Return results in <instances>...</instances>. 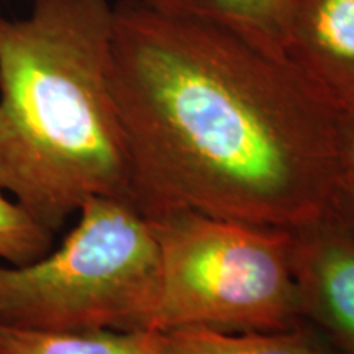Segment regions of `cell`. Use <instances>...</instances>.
I'll list each match as a JSON object with an SVG mask.
<instances>
[{
	"label": "cell",
	"mask_w": 354,
	"mask_h": 354,
	"mask_svg": "<svg viewBox=\"0 0 354 354\" xmlns=\"http://www.w3.org/2000/svg\"><path fill=\"white\" fill-rule=\"evenodd\" d=\"M289 233L300 315L339 354H354V234L333 209Z\"/></svg>",
	"instance_id": "5"
},
{
	"label": "cell",
	"mask_w": 354,
	"mask_h": 354,
	"mask_svg": "<svg viewBox=\"0 0 354 354\" xmlns=\"http://www.w3.org/2000/svg\"><path fill=\"white\" fill-rule=\"evenodd\" d=\"M333 212L354 234V187H342L335 198Z\"/></svg>",
	"instance_id": "12"
},
{
	"label": "cell",
	"mask_w": 354,
	"mask_h": 354,
	"mask_svg": "<svg viewBox=\"0 0 354 354\" xmlns=\"http://www.w3.org/2000/svg\"><path fill=\"white\" fill-rule=\"evenodd\" d=\"M159 250L149 330L300 326L289 230L177 210L148 218Z\"/></svg>",
	"instance_id": "4"
},
{
	"label": "cell",
	"mask_w": 354,
	"mask_h": 354,
	"mask_svg": "<svg viewBox=\"0 0 354 354\" xmlns=\"http://www.w3.org/2000/svg\"><path fill=\"white\" fill-rule=\"evenodd\" d=\"M53 233L0 185V261L25 266L50 253Z\"/></svg>",
	"instance_id": "10"
},
{
	"label": "cell",
	"mask_w": 354,
	"mask_h": 354,
	"mask_svg": "<svg viewBox=\"0 0 354 354\" xmlns=\"http://www.w3.org/2000/svg\"><path fill=\"white\" fill-rule=\"evenodd\" d=\"M112 37L110 0L0 17V185L53 233L92 197L131 202Z\"/></svg>",
	"instance_id": "2"
},
{
	"label": "cell",
	"mask_w": 354,
	"mask_h": 354,
	"mask_svg": "<svg viewBox=\"0 0 354 354\" xmlns=\"http://www.w3.org/2000/svg\"><path fill=\"white\" fill-rule=\"evenodd\" d=\"M162 15L232 30L282 55V24L289 0H140Z\"/></svg>",
	"instance_id": "8"
},
{
	"label": "cell",
	"mask_w": 354,
	"mask_h": 354,
	"mask_svg": "<svg viewBox=\"0 0 354 354\" xmlns=\"http://www.w3.org/2000/svg\"><path fill=\"white\" fill-rule=\"evenodd\" d=\"M0 354H162L156 330L43 331L0 322Z\"/></svg>",
	"instance_id": "7"
},
{
	"label": "cell",
	"mask_w": 354,
	"mask_h": 354,
	"mask_svg": "<svg viewBox=\"0 0 354 354\" xmlns=\"http://www.w3.org/2000/svg\"><path fill=\"white\" fill-rule=\"evenodd\" d=\"M336 159L342 187H354V109L338 112Z\"/></svg>",
	"instance_id": "11"
},
{
	"label": "cell",
	"mask_w": 354,
	"mask_h": 354,
	"mask_svg": "<svg viewBox=\"0 0 354 354\" xmlns=\"http://www.w3.org/2000/svg\"><path fill=\"white\" fill-rule=\"evenodd\" d=\"M281 51L338 112L354 109V0H289Z\"/></svg>",
	"instance_id": "6"
},
{
	"label": "cell",
	"mask_w": 354,
	"mask_h": 354,
	"mask_svg": "<svg viewBox=\"0 0 354 354\" xmlns=\"http://www.w3.org/2000/svg\"><path fill=\"white\" fill-rule=\"evenodd\" d=\"M162 354H336L302 326L282 331H161Z\"/></svg>",
	"instance_id": "9"
},
{
	"label": "cell",
	"mask_w": 354,
	"mask_h": 354,
	"mask_svg": "<svg viewBox=\"0 0 354 354\" xmlns=\"http://www.w3.org/2000/svg\"><path fill=\"white\" fill-rule=\"evenodd\" d=\"M57 250L0 263V322L43 331L149 330L159 289L151 221L131 202L92 197Z\"/></svg>",
	"instance_id": "3"
},
{
	"label": "cell",
	"mask_w": 354,
	"mask_h": 354,
	"mask_svg": "<svg viewBox=\"0 0 354 354\" xmlns=\"http://www.w3.org/2000/svg\"><path fill=\"white\" fill-rule=\"evenodd\" d=\"M112 88L146 218L177 210L292 230L338 196V110L232 30L113 3Z\"/></svg>",
	"instance_id": "1"
}]
</instances>
